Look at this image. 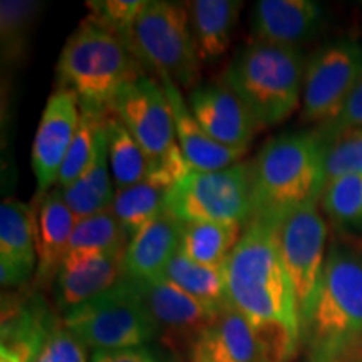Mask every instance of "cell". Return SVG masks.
<instances>
[{
  "mask_svg": "<svg viewBox=\"0 0 362 362\" xmlns=\"http://www.w3.org/2000/svg\"><path fill=\"white\" fill-rule=\"evenodd\" d=\"M225 277L233 309L291 361L300 347V319L275 228L247 225L226 260Z\"/></svg>",
  "mask_w": 362,
  "mask_h": 362,
  "instance_id": "1",
  "label": "cell"
},
{
  "mask_svg": "<svg viewBox=\"0 0 362 362\" xmlns=\"http://www.w3.org/2000/svg\"><path fill=\"white\" fill-rule=\"evenodd\" d=\"M324 153L317 129L269 139L250 163V223L277 228L293 211L317 205L325 187Z\"/></svg>",
  "mask_w": 362,
  "mask_h": 362,
  "instance_id": "2",
  "label": "cell"
},
{
  "mask_svg": "<svg viewBox=\"0 0 362 362\" xmlns=\"http://www.w3.org/2000/svg\"><path fill=\"white\" fill-rule=\"evenodd\" d=\"M362 341V250L334 243L309 315L300 324L305 362H344Z\"/></svg>",
  "mask_w": 362,
  "mask_h": 362,
  "instance_id": "3",
  "label": "cell"
},
{
  "mask_svg": "<svg viewBox=\"0 0 362 362\" xmlns=\"http://www.w3.org/2000/svg\"><path fill=\"white\" fill-rule=\"evenodd\" d=\"M305 66L300 49L252 39L235 51L223 83L247 104L260 126H275L300 107Z\"/></svg>",
  "mask_w": 362,
  "mask_h": 362,
  "instance_id": "4",
  "label": "cell"
},
{
  "mask_svg": "<svg viewBox=\"0 0 362 362\" xmlns=\"http://www.w3.org/2000/svg\"><path fill=\"white\" fill-rule=\"evenodd\" d=\"M59 88L72 90L83 106L107 111L119 90L144 76L119 35L86 17L67 37L57 61Z\"/></svg>",
  "mask_w": 362,
  "mask_h": 362,
  "instance_id": "5",
  "label": "cell"
},
{
  "mask_svg": "<svg viewBox=\"0 0 362 362\" xmlns=\"http://www.w3.org/2000/svg\"><path fill=\"white\" fill-rule=\"evenodd\" d=\"M123 40L136 61L158 78H170L189 90L198 86L203 61L187 4L148 0Z\"/></svg>",
  "mask_w": 362,
  "mask_h": 362,
  "instance_id": "6",
  "label": "cell"
},
{
  "mask_svg": "<svg viewBox=\"0 0 362 362\" xmlns=\"http://www.w3.org/2000/svg\"><path fill=\"white\" fill-rule=\"evenodd\" d=\"M110 111L143 148L149 161L148 176H156L175 187L189 173L176 141L173 112L163 84L151 76H141L119 90Z\"/></svg>",
  "mask_w": 362,
  "mask_h": 362,
  "instance_id": "7",
  "label": "cell"
},
{
  "mask_svg": "<svg viewBox=\"0 0 362 362\" xmlns=\"http://www.w3.org/2000/svg\"><path fill=\"white\" fill-rule=\"evenodd\" d=\"M62 320L93 352L141 347L158 339L151 310L126 277L111 291L66 312Z\"/></svg>",
  "mask_w": 362,
  "mask_h": 362,
  "instance_id": "8",
  "label": "cell"
},
{
  "mask_svg": "<svg viewBox=\"0 0 362 362\" xmlns=\"http://www.w3.org/2000/svg\"><path fill=\"white\" fill-rule=\"evenodd\" d=\"M165 210L181 223L214 221L245 228L252 218L250 163L218 171H189L171 188Z\"/></svg>",
  "mask_w": 362,
  "mask_h": 362,
  "instance_id": "9",
  "label": "cell"
},
{
  "mask_svg": "<svg viewBox=\"0 0 362 362\" xmlns=\"http://www.w3.org/2000/svg\"><path fill=\"white\" fill-rule=\"evenodd\" d=\"M362 79V42L337 39L307 59L302 88L300 121L327 124L339 115Z\"/></svg>",
  "mask_w": 362,
  "mask_h": 362,
  "instance_id": "10",
  "label": "cell"
},
{
  "mask_svg": "<svg viewBox=\"0 0 362 362\" xmlns=\"http://www.w3.org/2000/svg\"><path fill=\"white\" fill-rule=\"evenodd\" d=\"M284 267L291 279L300 324L314 302L325 265L327 223L317 205L293 211L275 228Z\"/></svg>",
  "mask_w": 362,
  "mask_h": 362,
  "instance_id": "11",
  "label": "cell"
},
{
  "mask_svg": "<svg viewBox=\"0 0 362 362\" xmlns=\"http://www.w3.org/2000/svg\"><path fill=\"white\" fill-rule=\"evenodd\" d=\"M128 279V277H126ZM151 310L158 327V341L176 362H188L189 352L221 312L188 296L166 279H129Z\"/></svg>",
  "mask_w": 362,
  "mask_h": 362,
  "instance_id": "12",
  "label": "cell"
},
{
  "mask_svg": "<svg viewBox=\"0 0 362 362\" xmlns=\"http://www.w3.org/2000/svg\"><path fill=\"white\" fill-rule=\"evenodd\" d=\"M81 121V103L74 93L57 88L47 99L33 143V170L37 197L49 193L69 151Z\"/></svg>",
  "mask_w": 362,
  "mask_h": 362,
  "instance_id": "13",
  "label": "cell"
},
{
  "mask_svg": "<svg viewBox=\"0 0 362 362\" xmlns=\"http://www.w3.org/2000/svg\"><path fill=\"white\" fill-rule=\"evenodd\" d=\"M188 110L215 141L248 149L262 126L232 89L221 83H203L188 93Z\"/></svg>",
  "mask_w": 362,
  "mask_h": 362,
  "instance_id": "14",
  "label": "cell"
},
{
  "mask_svg": "<svg viewBox=\"0 0 362 362\" xmlns=\"http://www.w3.org/2000/svg\"><path fill=\"white\" fill-rule=\"evenodd\" d=\"M188 362H288L282 352L237 309L228 307L205 330L189 352Z\"/></svg>",
  "mask_w": 362,
  "mask_h": 362,
  "instance_id": "15",
  "label": "cell"
},
{
  "mask_svg": "<svg viewBox=\"0 0 362 362\" xmlns=\"http://www.w3.org/2000/svg\"><path fill=\"white\" fill-rule=\"evenodd\" d=\"M250 24L253 40L300 49L322 33L325 12L312 0H259Z\"/></svg>",
  "mask_w": 362,
  "mask_h": 362,
  "instance_id": "16",
  "label": "cell"
},
{
  "mask_svg": "<svg viewBox=\"0 0 362 362\" xmlns=\"http://www.w3.org/2000/svg\"><path fill=\"white\" fill-rule=\"evenodd\" d=\"M34 208L7 198L0 206V282L4 288L21 287L35 275Z\"/></svg>",
  "mask_w": 362,
  "mask_h": 362,
  "instance_id": "17",
  "label": "cell"
},
{
  "mask_svg": "<svg viewBox=\"0 0 362 362\" xmlns=\"http://www.w3.org/2000/svg\"><path fill=\"white\" fill-rule=\"evenodd\" d=\"M160 81L173 112L176 141L189 171H218L242 163L247 149L230 148L215 141L194 119L187 101L181 98L178 86L170 78H160Z\"/></svg>",
  "mask_w": 362,
  "mask_h": 362,
  "instance_id": "18",
  "label": "cell"
},
{
  "mask_svg": "<svg viewBox=\"0 0 362 362\" xmlns=\"http://www.w3.org/2000/svg\"><path fill=\"white\" fill-rule=\"evenodd\" d=\"M123 259L110 255H69L56 277V300L64 312L111 291L121 280Z\"/></svg>",
  "mask_w": 362,
  "mask_h": 362,
  "instance_id": "19",
  "label": "cell"
},
{
  "mask_svg": "<svg viewBox=\"0 0 362 362\" xmlns=\"http://www.w3.org/2000/svg\"><path fill=\"white\" fill-rule=\"evenodd\" d=\"M180 242L181 221L165 210L129 240L123 257L124 277L161 279L171 259L180 252Z\"/></svg>",
  "mask_w": 362,
  "mask_h": 362,
  "instance_id": "20",
  "label": "cell"
},
{
  "mask_svg": "<svg viewBox=\"0 0 362 362\" xmlns=\"http://www.w3.org/2000/svg\"><path fill=\"white\" fill-rule=\"evenodd\" d=\"M37 198H40V202L34 208L35 252H37L35 280L37 284L45 285L57 277L78 220L71 214L59 189Z\"/></svg>",
  "mask_w": 362,
  "mask_h": 362,
  "instance_id": "21",
  "label": "cell"
},
{
  "mask_svg": "<svg viewBox=\"0 0 362 362\" xmlns=\"http://www.w3.org/2000/svg\"><path fill=\"white\" fill-rule=\"evenodd\" d=\"M198 51L203 62H214L232 45L243 2L238 0H192L187 2Z\"/></svg>",
  "mask_w": 362,
  "mask_h": 362,
  "instance_id": "22",
  "label": "cell"
},
{
  "mask_svg": "<svg viewBox=\"0 0 362 362\" xmlns=\"http://www.w3.org/2000/svg\"><path fill=\"white\" fill-rule=\"evenodd\" d=\"M51 317L42 304L4 298L0 362H34Z\"/></svg>",
  "mask_w": 362,
  "mask_h": 362,
  "instance_id": "23",
  "label": "cell"
},
{
  "mask_svg": "<svg viewBox=\"0 0 362 362\" xmlns=\"http://www.w3.org/2000/svg\"><path fill=\"white\" fill-rule=\"evenodd\" d=\"M59 192L78 221L101 214L104 210H110L112 206L116 192L112 189V176L110 160H107L106 126H104L98 149L88 168L81 173L74 183L66 188H59Z\"/></svg>",
  "mask_w": 362,
  "mask_h": 362,
  "instance_id": "24",
  "label": "cell"
},
{
  "mask_svg": "<svg viewBox=\"0 0 362 362\" xmlns=\"http://www.w3.org/2000/svg\"><path fill=\"white\" fill-rule=\"evenodd\" d=\"M243 230L242 225L214 221L181 223L180 252L197 264L223 269Z\"/></svg>",
  "mask_w": 362,
  "mask_h": 362,
  "instance_id": "25",
  "label": "cell"
},
{
  "mask_svg": "<svg viewBox=\"0 0 362 362\" xmlns=\"http://www.w3.org/2000/svg\"><path fill=\"white\" fill-rule=\"evenodd\" d=\"M171 185L155 176H146L133 187L117 189L112 200V211L131 240L144 225L165 211Z\"/></svg>",
  "mask_w": 362,
  "mask_h": 362,
  "instance_id": "26",
  "label": "cell"
},
{
  "mask_svg": "<svg viewBox=\"0 0 362 362\" xmlns=\"http://www.w3.org/2000/svg\"><path fill=\"white\" fill-rule=\"evenodd\" d=\"M163 279L170 280L188 296L194 297L211 309L221 312L232 307L228 291H226L225 267L215 269V267L197 264L178 252L165 269Z\"/></svg>",
  "mask_w": 362,
  "mask_h": 362,
  "instance_id": "27",
  "label": "cell"
},
{
  "mask_svg": "<svg viewBox=\"0 0 362 362\" xmlns=\"http://www.w3.org/2000/svg\"><path fill=\"white\" fill-rule=\"evenodd\" d=\"M129 240L112 208L79 220L71 235L66 257L110 255L123 259Z\"/></svg>",
  "mask_w": 362,
  "mask_h": 362,
  "instance_id": "28",
  "label": "cell"
},
{
  "mask_svg": "<svg viewBox=\"0 0 362 362\" xmlns=\"http://www.w3.org/2000/svg\"><path fill=\"white\" fill-rule=\"evenodd\" d=\"M106 139L107 160L116 192L133 187L146 178L149 161L143 148L110 110L106 116Z\"/></svg>",
  "mask_w": 362,
  "mask_h": 362,
  "instance_id": "29",
  "label": "cell"
},
{
  "mask_svg": "<svg viewBox=\"0 0 362 362\" xmlns=\"http://www.w3.org/2000/svg\"><path fill=\"white\" fill-rule=\"evenodd\" d=\"M42 4L34 0H2L0 4V45L4 66H16L29 49L30 33Z\"/></svg>",
  "mask_w": 362,
  "mask_h": 362,
  "instance_id": "30",
  "label": "cell"
},
{
  "mask_svg": "<svg viewBox=\"0 0 362 362\" xmlns=\"http://www.w3.org/2000/svg\"><path fill=\"white\" fill-rule=\"evenodd\" d=\"M107 111H98L81 104V121L72 139L69 151L62 165L57 178V187L66 188L79 178L81 173L88 168L96 153L99 139L106 126Z\"/></svg>",
  "mask_w": 362,
  "mask_h": 362,
  "instance_id": "31",
  "label": "cell"
},
{
  "mask_svg": "<svg viewBox=\"0 0 362 362\" xmlns=\"http://www.w3.org/2000/svg\"><path fill=\"white\" fill-rule=\"evenodd\" d=\"M320 206L341 230L362 228V173L347 175L325 183Z\"/></svg>",
  "mask_w": 362,
  "mask_h": 362,
  "instance_id": "32",
  "label": "cell"
},
{
  "mask_svg": "<svg viewBox=\"0 0 362 362\" xmlns=\"http://www.w3.org/2000/svg\"><path fill=\"white\" fill-rule=\"evenodd\" d=\"M324 139V138H322ZM325 183L362 173V128H352L324 139Z\"/></svg>",
  "mask_w": 362,
  "mask_h": 362,
  "instance_id": "33",
  "label": "cell"
},
{
  "mask_svg": "<svg viewBox=\"0 0 362 362\" xmlns=\"http://www.w3.org/2000/svg\"><path fill=\"white\" fill-rule=\"evenodd\" d=\"M34 362H88V347L66 327L64 320L51 317Z\"/></svg>",
  "mask_w": 362,
  "mask_h": 362,
  "instance_id": "34",
  "label": "cell"
},
{
  "mask_svg": "<svg viewBox=\"0 0 362 362\" xmlns=\"http://www.w3.org/2000/svg\"><path fill=\"white\" fill-rule=\"evenodd\" d=\"M148 0H89L90 19L124 39L143 12Z\"/></svg>",
  "mask_w": 362,
  "mask_h": 362,
  "instance_id": "35",
  "label": "cell"
},
{
  "mask_svg": "<svg viewBox=\"0 0 362 362\" xmlns=\"http://www.w3.org/2000/svg\"><path fill=\"white\" fill-rule=\"evenodd\" d=\"M352 128H362V79L352 90L351 96L347 98L339 115L332 121H329L327 124L319 126L317 131L324 139H327Z\"/></svg>",
  "mask_w": 362,
  "mask_h": 362,
  "instance_id": "36",
  "label": "cell"
},
{
  "mask_svg": "<svg viewBox=\"0 0 362 362\" xmlns=\"http://www.w3.org/2000/svg\"><path fill=\"white\" fill-rule=\"evenodd\" d=\"M90 362H170L149 346L117 351H94Z\"/></svg>",
  "mask_w": 362,
  "mask_h": 362,
  "instance_id": "37",
  "label": "cell"
},
{
  "mask_svg": "<svg viewBox=\"0 0 362 362\" xmlns=\"http://www.w3.org/2000/svg\"><path fill=\"white\" fill-rule=\"evenodd\" d=\"M344 362H362V341H361L359 346H357L356 349L346 357V361H344Z\"/></svg>",
  "mask_w": 362,
  "mask_h": 362,
  "instance_id": "38",
  "label": "cell"
}]
</instances>
